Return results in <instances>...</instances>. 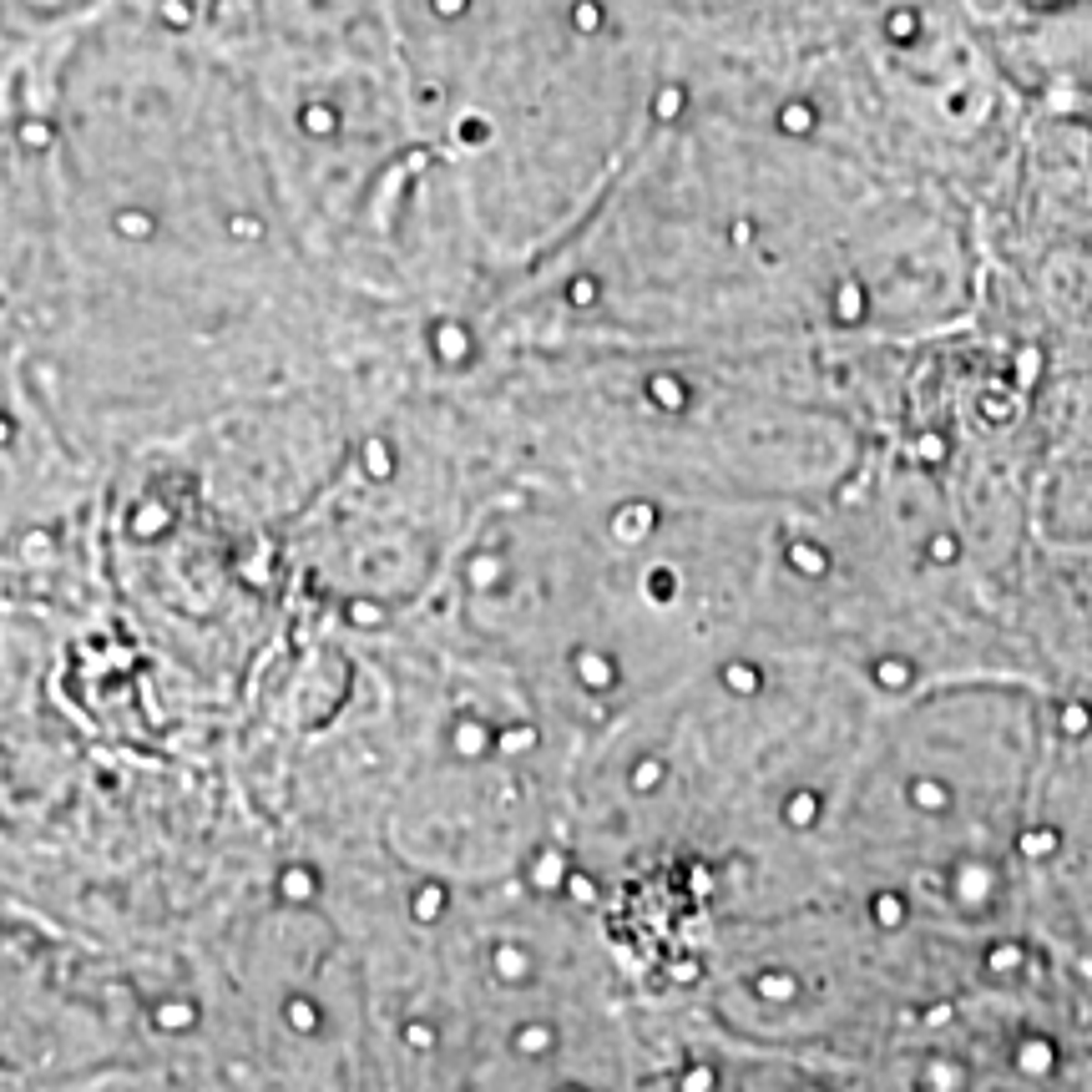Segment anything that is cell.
Instances as JSON below:
<instances>
[{
  "mask_svg": "<svg viewBox=\"0 0 1092 1092\" xmlns=\"http://www.w3.org/2000/svg\"><path fill=\"white\" fill-rule=\"evenodd\" d=\"M102 6H111V0H0V26L20 46H46V41L81 26L86 15H97Z\"/></svg>",
  "mask_w": 1092,
  "mask_h": 1092,
  "instance_id": "cell-1",
  "label": "cell"
}]
</instances>
